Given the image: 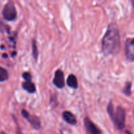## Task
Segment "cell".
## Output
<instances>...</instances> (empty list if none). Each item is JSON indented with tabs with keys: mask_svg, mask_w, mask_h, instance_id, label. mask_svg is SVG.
I'll return each mask as SVG.
<instances>
[{
	"mask_svg": "<svg viewBox=\"0 0 134 134\" xmlns=\"http://www.w3.org/2000/svg\"><path fill=\"white\" fill-rule=\"evenodd\" d=\"M120 46V37L116 24H111L103 36L102 42V51L105 55L117 53Z\"/></svg>",
	"mask_w": 134,
	"mask_h": 134,
	"instance_id": "6da1fadb",
	"label": "cell"
},
{
	"mask_svg": "<svg viewBox=\"0 0 134 134\" xmlns=\"http://www.w3.org/2000/svg\"><path fill=\"white\" fill-rule=\"evenodd\" d=\"M107 111L116 129L122 130L126 124V112L124 108L118 106L115 111L112 102H110L107 105Z\"/></svg>",
	"mask_w": 134,
	"mask_h": 134,
	"instance_id": "7a4b0ae2",
	"label": "cell"
},
{
	"mask_svg": "<svg viewBox=\"0 0 134 134\" xmlns=\"http://www.w3.org/2000/svg\"><path fill=\"white\" fill-rule=\"evenodd\" d=\"M3 16L4 19L7 21H13L16 18L17 11L13 1H9L4 6Z\"/></svg>",
	"mask_w": 134,
	"mask_h": 134,
	"instance_id": "3957f363",
	"label": "cell"
},
{
	"mask_svg": "<svg viewBox=\"0 0 134 134\" xmlns=\"http://www.w3.org/2000/svg\"><path fill=\"white\" fill-rule=\"evenodd\" d=\"M22 115L27 121L29 122L33 128L35 130H39L41 126V120L39 117L35 115H30L26 110L22 109Z\"/></svg>",
	"mask_w": 134,
	"mask_h": 134,
	"instance_id": "277c9868",
	"label": "cell"
},
{
	"mask_svg": "<svg viewBox=\"0 0 134 134\" xmlns=\"http://www.w3.org/2000/svg\"><path fill=\"white\" fill-rule=\"evenodd\" d=\"M125 54L129 61H134V37L129 38L126 41Z\"/></svg>",
	"mask_w": 134,
	"mask_h": 134,
	"instance_id": "5b68a950",
	"label": "cell"
},
{
	"mask_svg": "<svg viewBox=\"0 0 134 134\" xmlns=\"http://www.w3.org/2000/svg\"><path fill=\"white\" fill-rule=\"evenodd\" d=\"M84 122L86 132L89 134H102L101 130L90 120V118H85Z\"/></svg>",
	"mask_w": 134,
	"mask_h": 134,
	"instance_id": "8992f818",
	"label": "cell"
},
{
	"mask_svg": "<svg viewBox=\"0 0 134 134\" xmlns=\"http://www.w3.org/2000/svg\"><path fill=\"white\" fill-rule=\"evenodd\" d=\"M53 84L58 88H63L65 86V79L64 74L60 69L56 71L54 75V78L53 79Z\"/></svg>",
	"mask_w": 134,
	"mask_h": 134,
	"instance_id": "52a82bcc",
	"label": "cell"
},
{
	"mask_svg": "<svg viewBox=\"0 0 134 134\" xmlns=\"http://www.w3.org/2000/svg\"><path fill=\"white\" fill-rule=\"evenodd\" d=\"M63 119L68 124L71 125H75L77 124V119L76 116L70 111H64L62 114Z\"/></svg>",
	"mask_w": 134,
	"mask_h": 134,
	"instance_id": "ba28073f",
	"label": "cell"
},
{
	"mask_svg": "<svg viewBox=\"0 0 134 134\" xmlns=\"http://www.w3.org/2000/svg\"><path fill=\"white\" fill-rule=\"evenodd\" d=\"M22 88L30 94H34L36 91V88L31 79L26 80L22 83Z\"/></svg>",
	"mask_w": 134,
	"mask_h": 134,
	"instance_id": "9c48e42d",
	"label": "cell"
},
{
	"mask_svg": "<svg viewBox=\"0 0 134 134\" xmlns=\"http://www.w3.org/2000/svg\"><path fill=\"white\" fill-rule=\"evenodd\" d=\"M67 85L69 87L73 89H77L78 88V81L75 75L71 74L68 76L67 79Z\"/></svg>",
	"mask_w": 134,
	"mask_h": 134,
	"instance_id": "30bf717a",
	"label": "cell"
},
{
	"mask_svg": "<svg viewBox=\"0 0 134 134\" xmlns=\"http://www.w3.org/2000/svg\"><path fill=\"white\" fill-rule=\"evenodd\" d=\"M9 78L7 71L2 67H0V82H4Z\"/></svg>",
	"mask_w": 134,
	"mask_h": 134,
	"instance_id": "8fae6325",
	"label": "cell"
},
{
	"mask_svg": "<svg viewBox=\"0 0 134 134\" xmlns=\"http://www.w3.org/2000/svg\"><path fill=\"white\" fill-rule=\"evenodd\" d=\"M131 88H132V83L130 82H127L126 83L125 86L124 88V90H123V93L125 94L126 96H130L132 94V91H131Z\"/></svg>",
	"mask_w": 134,
	"mask_h": 134,
	"instance_id": "7c38bea8",
	"label": "cell"
},
{
	"mask_svg": "<svg viewBox=\"0 0 134 134\" xmlns=\"http://www.w3.org/2000/svg\"><path fill=\"white\" fill-rule=\"evenodd\" d=\"M38 49L37 47V43L35 40L33 41L32 42V55L34 56V59L35 61L37 60L38 58Z\"/></svg>",
	"mask_w": 134,
	"mask_h": 134,
	"instance_id": "4fadbf2b",
	"label": "cell"
},
{
	"mask_svg": "<svg viewBox=\"0 0 134 134\" xmlns=\"http://www.w3.org/2000/svg\"><path fill=\"white\" fill-rule=\"evenodd\" d=\"M22 77H23V78L24 79L25 81H26V80L31 79V74H30V73H28V72H24V73H23V75H22Z\"/></svg>",
	"mask_w": 134,
	"mask_h": 134,
	"instance_id": "5bb4252c",
	"label": "cell"
},
{
	"mask_svg": "<svg viewBox=\"0 0 134 134\" xmlns=\"http://www.w3.org/2000/svg\"><path fill=\"white\" fill-rule=\"evenodd\" d=\"M131 1H132V5H133V7L134 8V0H131Z\"/></svg>",
	"mask_w": 134,
	"mask_h": 134,
	"instance_id": "9a60e30c",
	"label": "cell"
},
{
	"mask_svg": "<svg viewBox=\"0 0 134 134\" xmlns=\"http://www.w3.org/2000/svg\"><path fill=\"white\" fill-rule=\"evenodd\" d=\"M0 134H5V133L4 132H0Z\"/></svg>",
	"mask_w": 134,
	"mask_h": 134,
	"instance_id": "2e32d148",
	"label": "cell"
}]
</instances>
